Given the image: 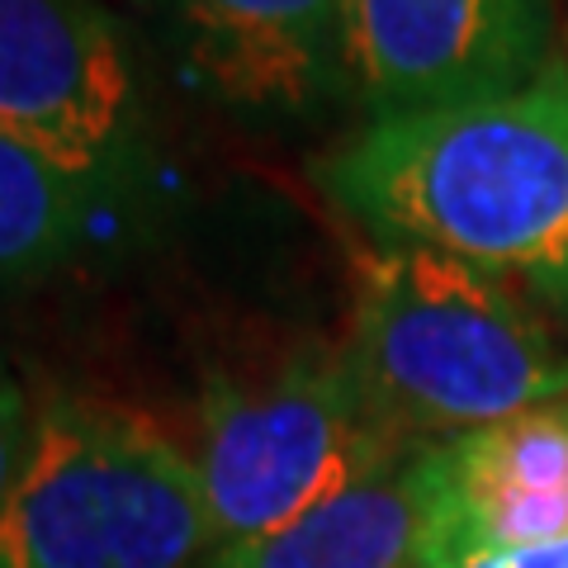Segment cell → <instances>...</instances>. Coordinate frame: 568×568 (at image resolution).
<instances>
[{"instance_id": "cell-10", "label": "cell", "mask_w": 568, "mask_h": 568, "mask_svg": "<svg viewBox=\"0 0 568 568\" xmlns=\"http://www.w3.org/2000/svg\"><path fill=\"white\" fill-rule=\"evenodd\" d=\"M95 181L0 133V280L52 271L85 237Z\"/></svg>"}, {"instance_id": "cell-3", "label": "cell", "mask_w": 568, "mask_h": 568, "mask_svg": "<svg viewBox=\"0 0 568 568\" xmlns=\"http://www.w3.org/2000/svg\"><path fill=\"white\" fill-rule=\"evenodd\" d=\"M219 521L194 455L133 407L48 394L0 507V568H204Z\"/></svg>"}, {"instance_id": "cell-9", "label": "cell", "mask_w": 568, "mask_h": 568, "mask_svg": "<svg viewBox=\"0 0 568 568\" xmlns=\"http://www.w3.org/2000/svg\"><path fill=\"white\" fill-rule=\"evenodd\" d=\"M432 545L436 484L426 446H417L304 517L223 545L204 568H426Z\"/></svg>"}, {"instance_id": "cell-2", "label": "cell", "mask_w": 568, "mask_h": 568, "mask_svg": "<svg viewBox=\"0 0 568 568\" xmlns=\"http://www.w3.org/2000/svg\"><path fill=\"white\" fill-rule=\"evenodd\" d=\"M346 361L413 446L568 398V346L521 290L426 246L361 261Z\"/></svg>"}, {"instance_id": "cell-1", "label": "cell", "mask_w": 568, "mask_h": 568, "mask_svg": "<svg viewBox=\"0 0 568 568\" xmlns=\"http://www.w3.org/2000/svg\"><path fill=\"white\" fill-rule=\"evenodd\" d=\"M317 185L379 246H426L568 323V58L517 95L369 119Z\"/></svg>"}, {"instance_id": "cell-8", "label": "cell", "mask_w": 568, "mask_h": 568, "mask_svg": "<svg viewBox=\"0 0 568 568\" xmlns=\"http://www.w3.org/2000/svg\"><path fill=\"white\" fill-rule=\"evenodd\" d=\"M190 62L246 110H304L342 85L346 0H175Z\"/></svg>"}, {"instance_id": "cell-11", "label": "cell", "mask_w": 568, "mask_h": 568, "mask_svg": "<svg viewBox=\"0 0 568 568\" xmlns=\"http://www.w3.org/2000/svg\"><path fill=\"white\" fill-rule=\"evenodd\" d=\"M29 426H33V407L24 398V384L14 379L10 361L0 355V507L20 478L24 465V446H29Z\"/></svg>"}, {"instance_id": "cell-13", "label": "cell", "mask_w": 568, "mask_h": 568, "mask_svg": "<svg viewBox=\"0 0 568 568\" xmlns=\"http://www.w3.org/2000/svg\"><path fill=\"white\" fill-rule=\"evenodd\" d=\"M564 43H568V24H564Z\"/></svg>"}, {"instance_id": "cell-5", "label": "cell", "mask_w": 568, "mask_h": 568, "mask_svg": "<svg viewBox=\"0 0 568 568\" xmlns=\"http://www.w3.org/2000/svg\"><path fill=\"white\" fill-rule=\"evenodd\" d=\"M555 62V0H346V71L375 119L526 91Z\"/></svg>"}, {"instance_id": "cell-7", "label": "cell", "mask_w": 568, "mask_h": 568, "mask_svg": "<svg viewBox=\"0 0 568 568\" xmlns=\"http://www.w3.org/2000/svg\"><path fill=\"white\" fill-rule=\"evenodd\" d=\"M436 484V555L536 549L568 536V403L426 446Z\"/></svg>"}, {"instance_id": "cell-12", "label": "cell", "mask_w": 568, "mask_h": 568, "mask_svg": "<svg viewBox=\"0 0 568 568\" xmlns=\"http://www.w3.org/2000/svg\"><path fill=\"white\" fill-rule=\"evenodd\" d=\"M426 568H568V536L555 545H536V549H493V555H436Z\"/></svg>"}, {"instance_id": "cell-4", "label": "cell", "mask_w": 568, "mask_h": 568, "mask_svg": "<svg viewBox=\"0 0 568 568\" xmlns=\"http://www.w3.org/2000/svg\"><path fill=\"white\" fill-rule=\"evenodd\" d=\"M407 450L417 446L375 413L346 351L308 346L261 379L204 388L194 465L219 540L237 545L304 517Z\"/></svg>"}, {"instance_id": "cell-6", "label": "cell", "mask_w": 568, "mask_h": 568, "mask_svg": "<svg viewBox=\"0 0 568 568\" xmlns=\"http://www.w3.org/2000/svg\"><path fill=\"white\" fill-rule=\"evenodd\" d=\"M133 129V77L85 0H0V133L100 185Z\"/></svg>"}]
</instances>
